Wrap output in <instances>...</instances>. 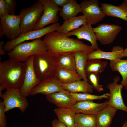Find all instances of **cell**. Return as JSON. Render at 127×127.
I'll list each match as a JSON object with an SVG mask.
<instances>
[{"mask_svg":"<svg viewBox=\"0 0 127 127\" xmlns=\"http://www.w3.org/2000/svg\"><path fill=\"white\" fill-rule=\"evenodd\" d=\"M125 89V90H127V85L124 87Z\"/></svg>","mask_w":127,"mask_h":127,"instance_id":"obj_43","label":"cell"},{"mask_svg":"<svg viewBox=\"0 0 127 127\" xmlns=\"http://www.w3.org/2000/svg\"><path fill=\"white\" fill-rule=\"evenodd\" d=\"M108 62L101 61L100 59H94L88 60L85 67L86 75L91 73H101L105 69Z\"/></svg>","mask_w":127,"mask_h":127,"instance_id":"obj_30","label":"cell"},{"mask_svg":"<svg viewBox=\"0 0 127 127\" xmlns=\"http://www.w3.org/2000/svg\"><path fill=\"white\" fill-rule=\"evenodd\" d=\"M52 2L57 6L63 7L67 3L69 0H51Z\"/></svg>","mask_w":127,"mask_h":127,"instance_id":"obj_37","label":"cell"},{"mask_svg":"<svg viewBox=\"0 0 127 127\" xmlns=\"http://www.w3.org/2000/svg\"><path fill=\"white\" fill-rule=\"evenodd\" d=\"M110 66L112 71L119 73L122 77L121 84L125 87L127 85V59H118L110 61Z\"/></svg>","mask_w":127,"mask_h":127,"instance_id":"obj_28","label":"cell"},{"mask_svg":"<svg viewBox=\"0 0 127 127\" xmlns=\"http://www.w3.org/2000/svg\"><path fill=\"white\" fill-rule=\"evenodd\" d=\"M9 9L5 0H0V18L8 14Z\"/></svg>","mask_w":127,"mask_h":127,"instance_id":"obj_34","label":"cell"},{"mask_svg":"<svg viewBox=\"0 0 127 127\" xmlns=\"http://www.w3.org/2000/svg\"><path fill=\"white\" fill-rule=\"evenodd\" d=\"M124 0L127 3V0Z\"/></svg>","mask_w":127,"mask_h":127,"instance_id":"obj_44","label":"cell"},{"mask_svg":"<svg viewBox=\"0 0 127 127\" xmlns=\"http://www.w3.org/2000/svg\"><path fill=\"white\" fill-rule=\"evenodd\" d=\"M38 1L43 5L44 10L40 19L33 30L40 29L50 24L58 23V14L61 8L56 5L51 0H38Z\"/></svg>","mask_w":127,"mask_h":127,"instance_id":"obj_9","label":"cell"},{"mask_svg":"<svg viewBox=\"0 0 127 127\" xmlns=\"http://www.w3.org/2000/svg\"><path fill=\"white\" fill-rule=\"evenodd\" d=\"M53 111L58 119L67 127H74V121L76 113L71 108H55Z\"/></svg>","mask_w":127,"mask_h":127,"instance_id":"obj_22","label":"cell"},{"mask_svg":"<svg viewBox=\"0 0 127 127\" xmlns=\"http://www.w3.org/2000/svg\"><path fill=\"white\" fill-rule=\"evenodd\" d=\"M117 110L108 104L96 115L98 127H110Z\"/></svg>","mask_w":127,"mask_h":127,"instance_id":"obj_21","label":"cell"},{"mask_svg":"<svg viewBox=\"0 0 127 127\" xmlns=\"http://www.w3.org/2000/svg\"><path fill=\"white\" fill-rule=\"evenodd\" d=\"M4 43L3 40L0 41V55H5L6 52L3 48Z\"/></svg>","mask_w":127,"mask_h":127,"instance_id":"obj_38","label":"cell"},{"mask_svg":"<svg viewBox=\"0 0 127 127\" xmlns=\"http://www.w3.org/2000/svg\"><path fill=\"white\" fill-rule=\"evenodd\" d=\"M46 96L47 100L57 107L71 108L76 102L67 91L64 89Z\"/></svg>","mask_w":127,"mask_h":127,"instance_id":"obj_17","label":"cell"},{"mask_svg":"<svg viewBox=\"0 0 127 127\" xmlns=\"http://www.w3.org/2000/svg\"><path fill=\"white\" fill-rule=\"evenodd\" d=\"M120 79L119 76H116L113 79V82L107 86L109 91L108 104L117 110H121L127 112V107L123 102L121 94L123 86L121 84L118 83Z\"/></svg>","mask_w":127,"mask_h":127,"instance_id":"obj_12","label":"cell"},{"mask_svg":"<svg viewBox=\"0 0 127 127\" xmlns=\"http://www.w3.org/2000/svg\"><path fill=\"white\" fill-rule=\"evenodd\" d=\"M70 93L76 102L100 100L104 98L108 99L109 95V93H104L100 95H95L88 93Z\"/></svg>","mask_w":127,"mask_h":127,"instance_id":"obj_31","label":"cell"},{"mask_svg":"<svg viewBox=\"0 0 127 127\" xmlns=\"http://www.w3.org/2000/svg\"><path fill=\"white\" fill-rule=\"evenodd\" d=\"M101 7L106 16L121 19L127 22V3L124 0L118 6L100 3Z\"/></svg>","mask_w":127,"mask_h":127,"instance_id":"obj_18","label":"cell"},{"mask_svg":"<svg viewBox=\"0 0 127 127\" xmlns=\"http://www.w3.org/2000/svg\"><path fill=\"white\" fill-rule=\"evenodd\" d=\"M108 104V100L97 103L93 101L76 102L71 108L76 113L96 115Z\"/></svg>","mask_w":127,"mask_h":127,"instance_id":"obj_15","label":"cell"},{"mask_svg":"<svg viewBox=\"0 0 127 127\" xmlns=\"http://www.w3.org/2000/svg\"><path fill=\"white\" fill-rule=\"evenodd\" d=\"M33 64L40 80L54 77L58 68L56 58L48 51L33 56Z\"/></svg>","mask_w":127,"mask_h":127,"instance_id":"obj_4","label":"cell"},{"mask_svg":"<svg viewBox=\"0 0 127 127\" xmlns=\"http://www.w3.org/2000/svg\"><path fill=\"white\" fill-rule=\"evenodd\" d=\"M99 1L98 0H85L81 2L82 13L87 19V24H95L106 16L99 6Z\"/></svg>","mask_w":127,"mask_h":127,"instance_id":"obj_8","label":"cell"},{"mask_svg":"<svg viewBox=\"0 0 127 127\" xmlns=\"http://www.w3.org/2000/svg\"><path fill=\"white\" fill-rule=\"evenodd\" d=\"M5 106L2 101L0 103V127H6V119Z\"/></svg>","mask_w":127,"mask_h":127,"instance_id":"obj_33","label":"cell"},{"mask_svg":"<svg viewBox=\"0 0 127 127\" xmlns=\"http://www.w3.org/2000/svg\"><path fill=\"white\" fill-rule=\"evenodd\" d=\"M33 59V56L31 57L26 62V68L24 82L19 89L21 95L26 98L29 96L31 91L40 81L34 70Z\"/></svg>","mask_w":127,"mask_h":127,"instance_id":"obj_13","label":"cell"},{"mask_svg":"<svg viewBox=\"0 0 127 127\" xmlns=\"http://www.w3.org/2000/svg\"><path fill=\"white\" fill-rule=\"evenodd\" d=\"M44 10L43 6L38 1L29 7L21 10L19 15L21 33L33 30L40 19Z\"/></svg>","mask_w":127,"mask_h":127,"instance_id":"obj_5","label":"cell"},{"mask_svg":"<svg viewBox=\"0 0 127 127\" xmlns=\"http://www.w3.org/2000/svg\"><path fill=\"white\" fill-rule=\"evenodd\" d=\"M47 51L43 40L39 39L30 42L22 43L7 54L9 58L25 62L31 57L44 53Z\"/></svg>","mask_w":127,"mask_h":127,"instance_id":"obj_3","label":"cell"},{"mask_svg":"<svg viewBox=\"0 0 127 127\" xmlns=\"http://www.w3.org/2000/svg\"><path fill=\"white\" fill-rule=\"evenodd\" d=\"M76 71L83 80L88 82L85 72V67L88 59V54L83 52L73 53Z\"/></svg>","mask_w":127,"mask_h":127,"instance_id":"obj_26","label":"cell"},{"mask_svg":"<svg viewBox=\"0 0 127 127\" xmlns=\"http://www.w3.org/2000/svg\"><path fill=\"white\" fill-rule=\"evenodd\" d=\"M123 57H127V45L126 48L124 49L123 52Z\"/></svg>","mask_w":127,"mask_h":127,"instance_id":"obj_39","label":"cell"},{"mask_svg":"<svg viewBox=\"0 0 127 127\" xmlns=\"http://www.w3.org/2000/svg\"><path fill=\"white\" fill-rule=\"evenodd\" d=\"M122 27L115 24L103 23L93 28L97 40L102 45L112 43L122 29Z\"/></svg>","mask_w":127,"mask_h":127,"instance_id":"obj_10","label":"cell"},{"mask_svg":"<svg viewBox=\"0 0 127 127\" xmlns=\"http://www.w3.org/2000/svg\"><path fill=\"white\" fill-rule=\"evenodd\" d=\"M80 4L76 0H69L61 8L59 15L65 20L76 16L79 13H82Z\"/></svg>","mask_w":127,"mask_h":127,"instance_id":"obj_24","label":"cell"},{"mask_svg":"<svg viewBox=\"0 0 127 127\" xmlns=\"http://www.w3.org/2000/svg\"><path fill=\"white\" fill-rule=\"evenodd\" d=\"M64 89L72 93H88L92 94L93 89L88 82L80 80L71 83L62 84Z\"/></svg>","mask_w":127,"mask_h":127,"instance_id":"obj_23","label":"cell"},{"mask_svg":"<svg viewBox=\"0 0 127 127\" xmlns=\"http://www.w3.org/2000/svg\"><path fill=\"white\" fill-rule=\"evenodd\" d=\"M1 98L3 99L2 102L5 106V112L13 108H18L24 113L29 105L26 97L21 95L19 89H6Z\"/></svg>","mask_w":127,"mask_h":127,"instance_id":"obj_7","label":"cell"},{"mask_svg":"<svg viewBox=\"0 0 127 127\" xmlns=\"http://www.w3.org/2000/svg\"><path fill=\"white\" fill-rule=\"evenodd\" d=\"M87 21L86 19L83 15L72 17L64 20L56 31L66 34L86 24Z\"/></svg>","mask_w":127,"mask_h":127,"instance_id":"obj_20","label":"cell"},{"mask_svg":"<svg viewBox=\"0 0 127 127\" xmlns=\"http://www.w3.org/2000/svg\"><path fill=\"white\" fill-rule=\"evenodd\" d=\"M121 127H127V121H125Z\"/></svg>","mask_w":127,"mask_h":127,"instance_id":"obj_42","label":"cell"},{"mask_svg":"<svg viewBox=\"0 0 127 127\" xmlns=\"http://www.w3.org/2000/svg\"><path fill=\"white\" fill-rule=\"evenodd\" d=\"M0 18V25L4 34L10 40H15L21 34L20 19L19 15L7 14Z\"/></svg>","mask_w":127,"mask_h":127,"instance_id":"obj_11","label":"cell"},{"mask_svg":"<svg viewBox=\"0 0 127 127\" xmlns=\"http://www.w3.org/2000/svg\"><path fill=\"white\" fill-rule=\"evenodd\" d=\"M9 9L8 14L14 15L15 8L17 4L16 1L15 0H5Z\"/></svg>","mask_w":127,"mask_h":127,"instance_id":"obj_35","label":"cell"},{"mask_svg":"<svg viewBox=\"0 0 127 127\" xmlns=\"http://www.w3.org/2000/svg\"><path fill=\"white\" fill-rule=\"evenodd\" d=\"M60 26V24L58 23L40 29L33 30L21 33L16 39L7 41L5 43L3 46L4 49L6 52H9L16 46L22 43L29 40L40 39L44 35L56 31Z\"/></svg>","mask_w":127,"mask_h":127,"instance_id":"obj_6","label":"cell"},{"mask_svg":"<svg viewBox=\"0 0 127 127\" xmlns=\"http://www.w3.org/2000/svg\"><path fill=\"white\" fill-rule=\"evenodd\" d=\"M43 40L47 51L56 58L62 55L78 52L89 54L94 51L91 46L80 40L70 38L66 34L56 31L45 35Z\"/></svg>","mask_w":127,"mask_h":127,"instance_id":"obj_1","label":"cell"},{"mask_svg":"<svg viewBox=\"0 0 127 127\" xmlns=\"http://www.w3.org/2000/svg\"><path fill=\"white\" fill-rule=\"evenodd\" d=\"M88 82L93 89L100 92L103 91V86L99 83V73H91L86 75Z\"/></svg>","mask_w":127,"mask_h":127,"instance_id":"obj_32","label":"cell"},{"mask_svg":"<svg viewBox=\"0 0 127 127\" xmlns=\"http://www.w3.org/2000/svg\"><path fill=\"white\" fill-rule=\"evenodd\" d=\"M4 35L3 30L1 25H0V38H1Z\"/></svg>","mask_w":127,"mask_h":127,"instance_id":"obj_41","label":"cell"},{"mask_svg":"<svg viewBox=\"0 0 127 127\" xmlns=\"http://www.w3.org/2000/svg\"><path fill=\"white\" fill-rule=\"evenodd\" d=\"M74 127H98L96 115L82 113L76 114Z\"/></svg>","mask_w":127,"mask_h":127,"instance_id":"obj_27","label":"cell"},{"mask_svg":"<svg viewBox=\"0 0 127 127\" xmlns=\"http://www.w3.org/2000/svg\"><path fill=\"white\" fill-rule=\"evenodd\" d=\"M56 58L58 68L76 71L73 53L62 55Z\"/></svg>","mask_w":127,"mask_h":127,"instance_id":"obj_29","label":"cell"},{"mask_svg":"<svg viewBox=\"0 0 127 127\" xmlns=\"http://www.w3.org/2000/svg\"><path fill=\"white\" fill-rule=\"evenodd\" d=\"M52 127H67L64 124L60 122L56 118L54 119L52 123Z\"/></svg>","mask_w":127,"mask_h":127,"instance_id":"obj_36","label":"cell"},{"mask_svg":"<svg viewBox=\"0 0 127 127\" xmlns=\"http://www.w3.org/2000/svg\"><path fill=\"white\" fill-rule=\"evenodd\" d=\"M54 76L62 84L69 83L82 79L76 71L58 68Z\"/></svg>","mask_w":127,"mask_h":127,"instance_id":"obj_25","label":"cell"},{"mask_svg":"<svg viewBox=\"0 0 127 127\" xmlns=\"http://www.w3.org/2000/svg\"><path fill=\"white\" fill-rule=\"evenodd\" d=\"M124 49L119 46H115L112 48L111 51L106 52L103 51L99 48L88 54V60L92 59H105L110 61L123 58Z\"/></svg>","mask_w":127,"mask_h":127,"instance_id":"obj_19","label":"cell"},{"mask_svg":"<svg viewBox=\"0 0 127 127\" xmlns=\"http://www.w3.org/2000/svg\"><path fill=\"white\" fill-rule=\"evenodd\" d=\"M69 37L75 36L77 39H85L91 43V46L94 51L99 48L97 43V39L91 25L87 24L66 34Z\"/></svg>","mask_w":127,"mask_h":127,"instance_id":"obj_16","label":"cell"},{"mask_svg":"<svg viewBox=\"0 0 127 127\" xmlns=\"http://www.w3.org/2000/svg\"><path fill=\"white\" fill-rule=\"evenodd\" d=\"M26 63L9 59L0 62V84L5 89H19L24 82Z\"/></svg>","mask_w":127,"mask_h":127,"instance_id":"obj_2","label":"cell"},{"mask_svg":"<svg viewBox=\"0 0 127 127\" xmlns=\"http://www.w3.org/2000/svg\"><path fill=\"white\" fill-rule=\"evenodd\" d=\"M5 89L2 86L0 85V97L1 98L3 94L2 93V91L4 90Z\"/></svg>","mask_w":127,"mask_h":127,"instance_id":"obj_40","label":"cell"},{"mask_svg":"<svg viewBox=\"0 0 127 127\" xmlns=\"http://www.w3.org/2000/svg\"><path fill=\"white\" fill-rule=\"evenodd\" d=\"M63 89L62 84L54 76L40 80L31 91L29 96L40 94L46 95L58 92Z\"/></svg>","mask_w":127,"mask_h":127,"instance_id":"obj_14","label":"cell"}]
</instances>
